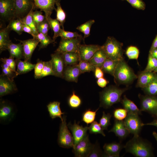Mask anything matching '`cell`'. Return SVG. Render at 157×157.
Returning <instances> with one entry per match:
<instances>
[{"label": "cell", "instance_id": "6da1fadb", "mask_svg": "<svg viewBox=\"0 0 157 157\" xmlns=\"http://www.w3.org/2000/svg\"><path fill=\"white\" fill-rule=\"evenodd\" d=\"M126 152L137 157H151L154 156L153 149L149 141L140 137L134 136L124 146Z\"/></svg>", "mask_w": 157, "mask_h": 157}, {"label": "cell", "instance_id": "7a4b0ae2", "mask_svg": "<svg viewBox=\"0 0 157 157\" xmlns=\"http://www.w3.org/2000/svg\"><path fill=\"white\" fill-rule=\"evenodd\" d=\"M126 90V89H120L113 86L105 88L99 93V107L107 109L119 102L122 94Z\"/></svg>", "mask_w": 157, "mask_h": 157}, {"label": "cell", "instance_id": "3957f363", "mask_svg": "<svg viewBox=\"0 0 157 157\" xmlns=\"http://www.w3.org/2000/svg\"><path fill=\"white\" fill-rule=\"evenodd\" d=\"M122 43L113 37L109 36L104 44L101 46L107 58L112 60L120 61L123 60Z\"/></svg>", "mask_w": 157, "mask_h": 157}, {"label": "cell", "instance_id": "277c9868", "mask_svg": "<svg viewBox=\"0 0 157 157\" xmlns=\"http://www.w3.org/2000/svg\"><path fill=\"white\" fill-rule=\"evenodd\" d=\"M113 76L115 81L121 83H130L137 78L123 60L119 62Z\"/></svg>", "mask_w": 157, "mask_h": 157}, {"label": "cell", "instance_id": "5b68a950", "mask_svg": "<svg viewBox=\"0 0 157 157\" xmlns=\"http://www.w3.org/2000/svg\"><path fill=\"white\" fill-rule=\"evenodd\" d=\"M63 121L60 124L58 133V143L59 146L65 148H73V139L72 135L68 129L66 123V116L63 115Z\"/></svg>", "mask_w": 157, "mask_h": 157}, {"label": "cell", "instance_id": "8992f818", "mask_svg": "<svg viewBox=\"0 0 157 157\" xmlns=\"http://www.w3.org/2000/svg\"><path fill=\"white\" fill-rule=\"evenodd\" d=\"M83 39L80 38L66 39L61 38L58 47L55 52L63 53L69 52H78Z\"/></svg>", "mask_w": 157, "mask_h": 157}, {"label": "cell", "instance_id": "52a82bcc", "mask_svg": "<svg viewBox=\"0 0 157 157\" xmlns=\"http://www.w3.org/2000/svg\"><path fill=\"white\" fill-rule=\"evenodd\" d=\"M124 121L130 133L134 136L139 135L143 123L139 115L128 113Z\"/></svg>", "mask_w": 157, "mask_h": 157}, {"label": "cell", "instance_id": "ba28073f", "mask_svg": "<svg viewBox=\"0 0 157 157\" xmlns=\"http://www.w3.org/2000/svg\"><path fill=\"white\" fill-rule=\"evenodd\" d=\"M14 0H0V19L3 22L14 18Z\"/></svg>", "mask_w": 157, "mask_h": 157}, {"label": "cell", "instance_id": "9c48e42d", "mask_svg": "<svg viewBox=\"0 0 157 157\" xmlns=\"http://www.w3.org/2000/svg\"><path fill=\"white\" fill-rule=\"evenodd\" d=\"M14 19L23 18L29 13L33 8H35L33 0H14Z\"/></svg>", "mask_w": 157, "mask_h": 157}, {"label": "cell", "instance_id": "30bf717a", "mask_svg": "<svg viewBox=\"0 0 157 157\" xmlns=\"http://www.w3.org/2000/svg\"><path fill=\"white\" fill-rule=\"evenodd\" d=\"M140 110L154 116L157 114V96L140 95Z\"/></svg>", "mask_w": 157, "mask_h": 157}, {"label": "cell", "instance_id": "8fae6325", "mask_svg": "<svg viewBox=\"0 0 157 157\" xmlns=\"http://www.w3.org/2000/svg\"><path fill=\"white\" fill-rule=\"evenodd\" d=\"M94 144L90 142L88 135L79 141L73 147V152L76 157H88Z\"/></svg>", "mask_w": 157, "mask_h": 157}, {"label": "cell", "instance_id": "7c38bea8", "mask_svg": "<svg viewBox=\"0 0 157 157\" xmlns=\"http://www.w3.org/2000/svg\"><path fill=\"white\" fill-rule=\"evenodd\" d=\"M50 60L55 76L63 78L65 64L61 53L55 52L51 54Z\"/></svg>", "mask_w": 157, "mask_h": 157}, {"label": "cell", "instance_id": "4fadbf2b", "mask_svg": "<svg viewBox=\"0 0 157 157\" xmlns=\"http://www.w3.org/2000/svg\"><path fill=\"white\" fill-rule=\"evenodd\" d=\"M35 8L39 9L45 13L46 18L47 19L50 17L53 11L56 10L55 5L60 0H33Z\"/></svg>", "mask_w": 157, "mask_h": 157}, {"label": "cell", "instance_id": "5bb4252c", "mask_svg": "<svg viewBox=\"0 0 157 157\" xmlns=\"http://www.w3.org/2000/svg\"><path fill=\"white\" fill-rule=\"evenodd\" d=\"M67 126L72 132L74 146L87 135V131L88 130L87 126L83 127L77 123L75 121L73 124L69 123Z\"/></svg>", "mask_w": 157, "mask_h": 157}, {"label": "cell", "instance_id": "9a60e30c", "mask_svg": "<svg viewBox=\"0 0 157 157\" xmlns=\"http://www.w3.org/2000/svg\"><path fill=\"white\" fill-rule=\"evenodd\" d=\"M101 46L96 44H81L78 50L80 61H89Z\"/></svg>", "mask_w": 157, "mask_h": 157}, {"label": "cell", "instance_id": "2e32d148", "mask_svg": "<svg viewBox=\"0 0 157 157\" xmlns=\"http://www.w3.org/2000/svg\"><path fill=\"white\" fill-rule=\"evenodd\" d=\"M18 40L23 45L25 60L30 62L34 51L39 43V41L33 38L26 40Z\"/></svg>", "mask_w": 157, "mask_h": 157}, {"label": "cell", "instance_id": "e0dca14e", "mask_svg": "<svg viewBox=\"0 0 157 157\" xmlns=\"http://www.w3.org/2000/svg\"><path fill=\"white\" fill-rule=\"evenodd\" d=\"M17 90L16 86L14 82L6 76L1 75L0 78V97L13 93Z\"/></svg>", "mask_w": 157, "mask_h": 157}, {"label": "cell", "instance_id": "ac0fdd59", "mask_svg": "<svg viewBox=\"0 0 157 157\" xmlns=\"http://www.w3.org/2000/svg\"><path fill=\"white\" fill-rule=\"evenodd\" d=\"M124 145L121 142H113L105 143L103 147V157H119L121 150L124 148Z\"/></svg>", "mask_w": 157, "mask_h": 157}, {"label": "cell", "instance_id": "d6986e66", "mask_svg": "<svg viewBox=\"0 0 157 157\" xmlns=\"http://www.w3.org/2000/svg\"><path fill=\"white\" fill-rule=\"evenodd\" d=\"M81 74L78 64L67 65L65 66L63 78L68 81L77 83L78 77Z\"/></svg>", "mask_w": 157, "mask_h": 157}, {"label": "cell", "instance_id": "ffe728a7", "mask_svg": "<svg viewBox=\"0 0 157 157\" xmlns=\"http://www.w3.org/2000/svg\"><path fill=\"white\" fill-rule=\"evenodd\" d=\"M113 132L121 140L125 139L130 133L126 127L124 120L115 119L113 126L108 132Z\"/></svg>", "mask_w": 157, "mask_h": 157}, {"label": "cell", "instance_id": "44dd1931", "mask_svg": "<svg viewBox=\"0 0 157 157\" xmlns=\"http://www.w3.org/2000/svg\"><path fill=\"white\" fill-rule=\"evenodd\" d=\"M7 50L10 53V57L16 59L24 58L23 46L22 43L14 44L12 42L8 45Z\"/></svg>", "mask_w": 157, "mask_h": 157}, {"label": "cell", "instance_id": "7402d4cb", "mask_svg": "<svg viewBox=\"0 0 157 157\" xmlns=\"http://www.w3.org/2000/svg\"><path fill=\"white\" fill-rule=\"evenodd\" d=\"M10 31L7 26L0 28V52L7 50L8 47L12 42L9 38Z\"/></svg>", "mask_w": 157, "mask_h": 157}, {"label": "cell", "instance_id": "603a6c76", "mask_svg": "<svg viewBox=\"0 0 157 157\" xmlns=\"http://www.w3.org/2000/svg\"><path fill=\"white\" fill-rule=\"evenodd\" d=\"M157 77L151 72H142L138 77L137 85L143 88L147 87Z\"/></svg>", "mask_w": 157, "mask_h": 157}, {"label": "cell", "instance_id": "cb8c5ba5", "mask_svg": "<svg viewBox=\"0 0 157 157\" xmlns=\"http://www.w3.org/2000/svg\"><path fill=\"white\" fill-rule=\"evenodd\" d=\"M60 102L57 101H54L50 102L47 106L50 116L53 119L56 117L60 118L61 121H63L62 115L65 113L62 112L60 107Z\"/></svg>", "mask_w": 157, "mask_h": 157}, {"label": "cell", "instance_id": "d4e9b609", "mask_svg": "<svg viewBox=\"0 0 157 157\" xmlns=\"http://www.w3.org/2000/svg\"><path fill=\"white\" fill-rule=\"evenodd\" d=\"M18 75L26 73L34 68L35 64H33L26 60L22 61L20 59H15Z\"/></svg>", "mask_w": 157, "mask_h": 157}, {"label": "cell", "instance_id": "484cf974", "mask_svg": "<svg viewBox=\"0 0 157 157\" xmlns=\"http://www.w3.org/2000/svg\"><path fill=\"white\" fill-rule=\"evenodd\" d=\"M14 113L12 107L4 101L0 103V118L4 121L10 119L13 117Z\"/></svg>", "mask_w": 157, "mask_h": 157}, {"label": "cell", "instance_id": "4316f807", "mask_svg": "<svg viewBox=\"0 0 157 157\" xmlns=\"http://www.w3.org/2000/svg\"><path fill=\"white\" fill-rule=\"evenodd\" d=\"M107 58L106 55L101 47L95 52L89 62L95 67L101 68Z\"/></svg>", "mask_w": 157, "mask_h": 157}, {"label": "cell", "instance_id": "83f0119b", "mask_svg": "<svg viewBox=\"0 0 157 157\" xmlns=\"http://www.w3.org/2000/svg\"><path fill=\"white\" fill-rule=\"evenodd\" d=\"M122 103L128 113L133 114L139 115H142V111L139 109L134 103L127 98L124 95L122 100Z\"/></svg>", "mask_w": 157, "mask_h": 157}, {"label": "cell", "instance_id": "f1b7e54d", "mask_svg": "<svg viewBox=\"0 0 157 157\" xmlns=\"http://www.w3.org/2000/svg\"><path fill=\"white\" fill-rule=\"evenodd\" d=\"M65 66L78 64L80 61V57L78 52H69L61 53Z\"/></svg>", "mask_w": 157, "mask_h": 157}, {"label": "cell", "instance_id": "f546056e", "mask_svg": "<svg viewBox=\"0 0 157 157\" xmlns=\"http://www.w3.org/2000/svg\"><path fill=\"white\" fill-rule=\"evenodd\" d=\"M119 61L107 58L101 68L103 72L113 76Z\"/></svg>", "mask_w": 157, "mask_h": 157}, {"label": "cell", "instance_id": "4dcf8cb0", "mask_svg": "<svg viewBox=\"0 0 157 157\" xmlns=\"http://www.w3.org/2000/svg\"><path fill=\"white\" fill-rule=\"evenodd\" d=\"M7 27L11 31H13L19 35L21 34L23 32V22L21 19H13L11 20L7 25Z\"/></svg>", "mask_w": 157, "mask_h": 157}, {"label": "cell", "instance_id": "1f68e13d", "mask_svg": "<svg viewBox=\"0 0 157 157\" xmlns=\"http://www.w3.org/2000/svg\"><path fill=\"white\" fill-rule=\"evenodd\" d=\"M35 38H36L40 43L39 45L40 49L46 48L49 44L55 42V41L51 39L48 35L41 33H38Z\"/></svg>", "mask_w": 157, "mask_h": 157}, {"label": "cell", "instance_id": "d6a6232c", "mask_svg": "<svg viewBox=\"0 0 157 157\" xmlns=\"http://www.w3.org/2000/svg\"><path fill=\"white\" fill-rule=\"evenodd\" d=\"M99 108L95 111L90 109L86 110L83 113L82 117V121L86 123L87 125L93 122L95 119L96 113Z\"/></svg>", "mask_w": 157, "mask_h": 157}, {"label": "cell", "instance_id": "836d02e7", "mask_svg": "<svg viewBox=\"0 0 157 157\" xmlns=\"http://www.w3.org/2000/svg\"><path fill=\"white\" fill-rule=\"evenodd\" d=\"M34 9V8H33L26 17L21 19L22 21H24L31 28L35 36L38 35V32L36 25L32 17V13Z\"/></svg>", "mask_w": 157, "mask_h": 157}, {"label": "cell", "instance_id": "e575fe53", "mask_svg": "<svg viewBox=\"0 0 157 157\" xmlns=\"http://www.w3.org/2000/svg\"><path fill=\"white\" fill-rule=\"evenodd\" d=\"M49 24L51 28L53 31L54 35L53 39L55 40L56 38L59 37V34L62 28L59 22L56 19H53L49 17L47 19Z\"/></svg>", "mask_w": 157, "mask_h": 157}, {"label": "cell", "instance_id": "d590c367", "mask_svg": "<svg viewBox=\"0 0 157 157\" xmlns=\"http://www.w3.org/2000/svg\"><path fill=\"white\" fill-rule=\"evenodd\" d=\"M94 19H90L77 27L76 29L84 34V39L90 35L91 28L95 23Z\"/></svg>", "mask_w": 157, "mask_h": 157}, {"label": "cell", "instance_id": "8d00e7d4", "mask_svg": "<svg viewBox=\"0 0 157 157\" xmlns=\"http://www.w3.org/2000/svg\"><path fill=\"white\" fill-rule=\"evenodd\" d=\"M56 5L57 8L56 11V19L59 22L62 28L64 29V24L65 22L66 18V14L62 9L60 3V1L57 2Z\"/></svg>", "mask_w": 157, "mask_h": 157}, {"label": "cell", "instance_id": "74e56055", "mask_svg": "<svg viewBox=\"0 0 157 157\" xmlns=\"http://www.w3.org/2000/svg\"><path fill=\"white\" fill-rule=\"evenodd\" d=\"M143 89L144 92L147 95L156 96L157 95V77Z\"/></svg>", "mask_w": 157, "mask_h": 157}, {"label": "cell", "instance_id": "f35d334b", "mask_svg": "<svg viewBox=\"0 0 157 157\" xmlns=\"http://www.w3.org/2000/svg\"><path fill=\"white\" fill-rule=\"evenodd\" d=\"M1 67L2 72L1 75L6 76L11 80L14 81V78L18 75L17 73L3 63L1 64Z\"/></svg>", "mask_w": 157, "mask_h": 157}, {"label": "cell", "instance_id": "ab89813d", "mask_svg": "<svg viewBox=\"0 0 157 157\" xmlns=\"http://www.w3.org/2000/svg\"><path fill=\"white\" fill-rule=\"evenodd\" d=\"M78 65L81 74L91 71L94 72L96 67L89 61H80Z\"/></svg>", "mask_w": 157, "mask_h": 157}, {"label": "cell", "instance_id": "60d3db41", "mask_svg": "<svg viewBox=\"0 0 157 157\" xmlns=\"http://www.w3.org/2000/svg\"><path fill=\"white\" fill-rule=\"evenodd\" d=\"M69 106L72 108H76L81 104V100L78 96L76 95L73 91L72 95L69 97L68 100Z\"/></svg>", "mask_w": 157, "mask_h": 157}, {"label": "cell", "instance_id": "b9f144b4", "mask_svg": "<svg viewBox=\"0 0 157 157\" xmlns=\"http://www.w3.org/2000/svg\"><path fill=\"white\" fill-rule=\"evenodd\" d=\"M88 130L89 133L91 134H100L104 136H106L103 131L104 130L100 124L96 121L91 123L90 126L88 127Z\"/></svg>", "mask_w": 157, "mask_h": 157}, {"label": "cell", "instance_id": "7bdbcfd3", "mask_svg": "<svg viewBox=\"0 0 157 157\" xmlns=\"http://www.w3.org/2000/svg\"><path fill=\"white\" fill-rule=\"evenodd\" d=\"M112 116V115L110 113L106 114L104 111H103L99 123L104 130H107L108 127L111 125L110 119Z\"/></svg>", "mask_w": 157, "mask_h": 157}, {"label": "cell", "instance_id": "ee69618b", "mask_svg": "<svg viewBox=\"0 0 157 157\" xmlns=\"http://www.w3.org/2000/svg\"><path fill=\"white\" fill-rule=\"evenodd\" d=\"M59 36L61 38L66 39L80 38L84 41V39L82 35L79 34L78 33L65 31L64 29L62 28L61 30Z\"/></svg>", "mask_w": 157, "mask_h": 157}, {"label": "cell", "instance_id": "f6af8a7d", "mask_svg": "<svg viewBox=\"0 0 157 157\" xmlns=\"http://www.w3.org/2000/svg\"><path fill=\"white\" fill-rule=\"evenodd\" d=\"M126 54L129 59L137 60L138 58L139 51L138 48L133 46L129 47L127 49Z\"/></svg>", "mask_w": 157, "mask_h": 157}, {"label": "cell", "instance_id": "bcb514c9", "mask_svg": "<svg viewBox=\"0 0 157 157\" xmlns=\"http://www.w3.org/2000/svg\"><path fill=\"white\" fill-rule=\"evenodd\" d=\"M113 114L115 119L123 120L126 117L128 112L124 108H118L114 110Z\"/></svg>", "mask_w": 157, "mask_h": 157}, {"label": "cell", "instance_id": "7dc6e473", "mask_svg": "<svg viewBox=\"0 0 157 157\" xmlns=\"http://www.w3.org/2000/svg\"><path fill=\"white\" fill-rule=\"evenodd\" d=\"M157 67V59L153 57L150 54L146 68L143 72H151Z\"/></svg>", "mask_w": 157, "mask_h": 157}, {"label": "cell", "instance_id": "c3c4849f", "mask_svg": "<svg viewBox=\"0 0 157 157\" xmlns=\"http://www.w3.org/2000/svg\"><path fill=\"white\" fill-rule=\"evenodd\" d=\"M32 17L37 27L41 23L46 19L45 15H42V12L41 10H36L33 11Z\"/></svg>", "mask_w": 157, "mask_h": 157}, {"label": "cell", "instance_id": "681fc988", "mask_svg": "<svg viewBox=\"0 0 157 157\" xmlns=\"http://www.w3.org/2000/svg\"><path fill=\"white\" fill-rule=\"evenodd\" d=\"M54 76L50 61L44 62V67L40 78L49 76Z\"/></svg>", "mask_w": 157, "mask_h": 157}, {"label": "cell", "instance_id": "f907efd6", "mask_svg": "<svg viewBox=\"0 0 157 157\" xmlns=\"http://www.w3.org/2000/svg\"><path fill=\"white\" fill-rule=\"evenodd\" d=\"M37 28L38 33L45 35H48L49 30L51 28L49 22L46 19L41 23Z\"/></svg>", "mask_w": 157, "mask_h": 157}, {"label": "cell", "instance_id": "816d5d0a", "mask_svg": "<svg viewBox=\"0 0 157 157\" xmlns=\"http://www.w3.org/2000/svg\"><path fill=\"white\" fill-rule=\"evenodd\" d=\"M44 62L39 60L35 64L34 69V77L36 79L40 78L44 67Z\"/></svg>", "mask_w": 157, "mask_h": 157}, {"label": "cell", "instance_id": "f5cc1de1", "mask_svg": "<svg viewBox=\"0 0 157 157\" xmlns=\"http://www.w3.org/2000/svg\"><path fill=\"white\" fill-rule=\"evenodd\" d=\"M104 154V153L101 149L99 144L96 142L94 144V147L88 157H103Z\"/></svg>", "mask_w": 157, "mask_h": 157}, {"label": "cell", "instance_id": "db71d44e", "mask_svg": "<svg viewBox=\"0 0 157 157\" xmlns=\"http://www.w3.org/2000/svg\"><path fill=\"white\" fill-rule=\"evenodd\" d=\"M14 58L10 57H9V58H1L0 59V60L3 63L6 65L12 70L17 73L16 70V62Z\"/></svg>", "mask_w": 157, "mask_h": 157}, {"label": "cell", "instance_id": "11a10c76", "mask_svg": "<svg viewBox=\"0 0 157 157\" xmlns=\"http://www.w3.org/2000/svg\"><path fill=\"white\" fill-rule=\"evenodd\" d=\"M133 7L138 10H144L145 8L146 5L142 0H127Z\"/></svg>", "mask_w": 157, "mask_h": 157}, {"label": "cell", "instance_id": "9f6ffc18", "mask_svg": "<svg viewBox=\"0 0 157 157\" xmlns=\"http://www.w3.org/2000/svg\"><path fill=\"white\" fill-rule=\"evenodd\" d=\"M22 21L23 22L22 27L23 31L31 34L33 38H35V36L34 34L33 31L31 28L27 25L24 21H22Z\"/></svg>", "mask_w": 157, "mask_h": 157}, {"label": "cell", "instance_id": "6f0895ef", "mask_svg": "<svg viewBox=\"0 0 157 157\" xmlns=\"http://www.w3.org/2000/svg\"><path fill=\"white\" fill-rule=\"evenodd\" d=\"M94 72L95 76L96 78L98 79L103 77L104 76L103 72L101 68L96 67Z\"/></svg>", "mask_w": 157, "mask_h": 157}, {"label": "cell", "instance_id": "680465c9", "mask_svg": "<svg viewBox=\"0 0 157 157\" xmlns=\"http://www.w3.org/2000/svg\"><path fill=\"white\" fill-rule=\"evenodd\" d=\"M108 83L107 81L103 77L98 78L97 81L98 85L99 87L103 88L105 87Z\"/></svg>", "mask_w": 157, "mask_h": 157}, {"label": "cell", "instance_id": "91938a15", "mask_svg": "<svg viewBox=\"0 0 157 157\" xmlns=\"http://www.w3.org/2000/svg\"><path fill=\"white\" fill-rule=\"evenodd\" d=\"M157 48V35L154 40L150 51H151Z\"/></svg>", "mask_w": 157, "mask_h": 157}, {"label": "cell", "instance_id": "94428289", "mask_svg": "<svg viewBox=\"0 0 157 157\" xmlns=\"http://www.w3.org/2000/svg\"><path fill=\"white\" fill-rule=\"evenodd\" d=\"M146 125L153 126H155L157 128V120L155 119L150 123L143 124V126Z\"/></svg>", "mask_w": 157, "mask_h": 157}, {"label": "cell", "instance_id": "6125c7cd", "mask_svg": "<svg viewBox=\"0 0 157 157\" xmlns=\"http://www.w3.org/2000/svg\"><path fill=\"white\" fill-rule=\"evenodd\" d=\"M149 54L153 57L157 59V48L149 51Z\"/></svg>", "mask_w": 157, "mask_h": 157}, {"label": "cell", "instance_id": "be15d7a7", "mask_svg": "<svg viewBox=\"0 0 157 157\" xmlns=\"http://www.w3.org/2000/svg\"><path fill=\"white\" fill-rule=\"evenodd\" d=\"M152 135L155 139H156L157 142V133L155 131H154L153 132Z\"/></svg>", "mask_w": 157, "mask_h": 157}, {"label": "cell", "instance_id": "e7e4bbea", "mask_svg": "<svg viewBox=\"0 0 157 157\" xmlns=\"http://www.w3.org/2000/svg\"><path fill=\"white\" fill-rule=\"evenodd\" d=\"M155 117V119L157 120V114L154 116Z\"/></svg>", "mask_w": 157, "mask_h": 157}, {"label": "cell", "instance_id": "03108f58", "mask_svg": "<svg viewBox=\"0 0 157 157\" xmlns=\"http://www.w3.org/2000/svg\"><path fill=\"white\" fill-rule=\"evenodd\" d=\"M126 0V1L127 0Z\"/></svg>", "mask_w": 157, "mask_h": 157}]
</instances>
